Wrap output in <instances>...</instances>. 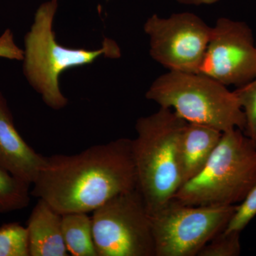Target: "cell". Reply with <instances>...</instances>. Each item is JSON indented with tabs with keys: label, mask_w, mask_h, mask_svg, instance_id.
<instances>
[{
	"label": "cell",
	"mask_w": 256,
	"mask_h": 256,
	"mask_svg": "<svg viewBox=\"0 0 256 256\" xmlns=\"http://www.w3.org/2000/svg\"><path fill=\"white\" fill-rule=\"evenodd\" d=\"M240 232H223L216 235L198 256H238L242 252Z\"/></svg>",
	"instance_id": "16"
},
{
	"label": "cell",
	"mask_w": 256,
	"mask_h": 256,
	"mask_svg": "<svg viewBox=\"0 0 256 256\" xmlns=\"http://www.w3.org/2000/svg\"><path fill=\"white\" fill-rule=\"evenodd\" d=\"M223 132L205 124L186 122L180 136L178 168L182 186L203 170L218 146Z\"/></svg>",
	"instance_id": "11"
},
{
	"label": "cell",
	"mask_w": 256,
	"mask_h": 256,
	"mask_svg": "<svg viewBox=\"0 0 256 256\" xmlns=\"http://www.w3.org/2000/svg\"><path fill=\"white\" fill-rule=\"evenodd\" d=\"M0 256H30L26 227L16 222L0 227Z\"/></svg>",
	"instance_id": "15"
},
{
	"label": "cell",
	"mask_w": 256,
	"mask_h": 256,
	"mask_svg": "<svg viewBox=\"0 0 256 256\" xmlns=\"http://www.w3.org/2000/svg\"><path fill=\"white\" fill-rule=\"evenodd\" d=\"M62 233L68 254L74 256H98L92 217L87 213L62 214Z\"/></svg>",
	"instance_id": "13"
},
{
	"label": "cell",
	"mask_w": 256,
	"mask_h": 256,
	"mask_svg": "<svg viewBox=\"0 0 256 256\" xmlns=\"http://www.w3.org/2000/svg\"><path fill=\"white\" fill-rule=\"evenodd\" d=\"M256 216V182L238 205H237L226 232H242Z\"/></svg>",
	"instance_id": "18"
},
{
	"label": "cell",
	"mask_w": 256,
	"mask_h": 256,
	"mask_svg": "<svg viewBox=\"0 0 256 256\" xmlns=\"http://www.w3.org/2000/svg\"><path fill=\"white\" fill-rule=\"evenodd\" d=\"M144 31L149 37L150 54L168 72L198 74L206 53L212 26L192 12L166 18L153 14Z\"/></svg>",
	"instance_id": "8"
},
{
	"label": "cell",
	"mask_w": 256,
	"mask_h": 256,
	"mask_svg": "<svg viewBox=\"0 0 256 256\" xmlns=\"http://www.w3.org/2000/svg\"><path fill=\"white\" fill-rule=\"evenodd\" d=\"M186 121L174 111L160 107L136 122L132 140L136 188L153 215L174 198L182 186L178 148Z\"/></svg>",
	"instance_id": "2"
},
{
	"label": "cell",
	"mask_w": 256,
	"mask_h": 256,
	"mask_svg": "<svg viewBox=\"0 0 256 256\" xmlns=\"http://www.w3.org/2000/svg\"><path fill=\"white\" fill-rule=\"evenodd\" d=\"M246 117L244 133L256 143V78L234 90Z\"/></svg>",
	"instance_id": "17"
},
{
	"label": "cell",
	"mask_w": 256,
	"mask_h": 256,
	"mask_svg": "<svg viewBox=\"0 0 256 256\" xmlns=\"http://www.w3.org/2000/svg\"><path fill=\"white\" fill-rule=\"evenodd\" d=\"M44 158L45 156L36 152L20 136L8 102L0 92V166L32 185Z\"/></svg>",
	"instance_id": "10"
},
{
	"label": "cell",
	"mask_w": 256,
	"mask_h": 256,
	"mask_svg": "<svg viewBox=\"0 0 256 256\" xmlns=\"http://www.w3.org/2000/svg\"><path fill=\"white\" fill-rule=\"evenodd\" d=\"M32 186V196L60 214L94 212L136 188L132 140L119 138L72 156H45Z\"/></svg>",
	"instance_id": "1"
},
{
	"label": "cell",
	"mask_w": 256,
	"mask_h": 256,
	"mask_svg": "<svg viewBox=\"0 0 256 256\" xmlns=\"http://www.w3.org/2000/svg\"><path fill=\"white\" fill-rule=\"evenodd\" d=\"M146 96L190 124L222 132L245 129V114L234 90L202 74L168 72L152 82Z\"/></svg>",
	"instance_id": "4"
},
{
	"label": "cell",
	"mask_w": 256,
	"mask_h": 256,
	"mask_svg": "<svg viewBox=\"0 0 256 256\" xmlns=\"http://www.w3.org/2000/svg\"><path fill=\"white\" fill-rule=\"evenodd\" d=\"M180 4L202 6V5H212L218 3L220 0H174Z\"/></svg>",
	"instance_id": "20"
},
{
	"label": "cell",
	"mask_w": 256,
	"mask_h": 256,
	"mask_svg": "<svg viewBox=\"0 0 256 256\" xmlns=\"http://www.w3.org/2000/svg\"><path fill=\"white\" fill-rule=\"evenodd\" d=\"M58 6V0H48L38 6L25 36L23 58L24 73L28 82L54 110H60L68 104L60 89V74L69 68L94 63L102 56L110 58L120 56L118 45L108 38L97 50L70 48L60 44L53 30Z\"/></svg>",
	"instance_id": "3"
},
{
	"label": "cell",
	"mask_w": 256,
	"mask_h": 256,
	"mask_svg": "<svg viewBox=\"0 0 256 256\" xmlns=\"http://www.w3.org/2000/svg\"><path fill=\"white\" fill-rule=\"evenodd\" d=\"M226 86H244L256 78V42L247 23L220 18L212 26L198 73Z\"/></svg>",
	"instance_id": "9"
},
{
	"label": "cell",
	"mask_w": 256,
	"mask_h": 256,
	"mask_svg": "<svg viewBox=\"0 0 256 256\" xmlns=\"http://www.w3.org/2000/svg\"><path fill=\"white\" fill-rule=\"evenodd\" d=\"M30 256H68L62 233V214L38 198L26 224Z\"/></svg>",
	"instance_id": "12"
},
{
	"label": "cell",
	"mask_w": 256,
	"mask_h": 256,
	"mask_svg": "<svg viewBox=\"0 0 256 256\" xmlns=\"http://www.w3.org/2000/svg\"><path fill=\"white\" fill-rule=\"evenodd\" d=\"M92 220L98 256H154L151 216L137 188L98 207Z\"/></svg>",
	"instance_id": "7"
},
{
	"label": "cell",
	"mask_w": 256,
	"mask_h": 256,
	"mask_svg": "<svg viewBox=\"0 0 256 256\" xmlns=\"http://www.w3.org/2000/svg\"><path fill=\"white\" fill-rule=\"evenodd\" d=\"M0 57L9 60H23L24 50L15 44L12 34L10 30H6L0 37Z\"/></svg>",
	"instance_id": "19"
},
{
	"label": "cell",
	"mask_w": 256,
	"mask_h": 256,
	"mask_svg": "<svg viewBox=\"0 0 256 256\" xmlns=\"http://www.w3.org/2000/svg\"><path fill=\"white\" fill-rule=\"evenodd\" d=\"M256 182V143L239 129L223 132L203 170L173 200L192 206L240 204Z\"/></svg>",
	"instance_id": "5"
},
{
	"label": "cell",
	"mask_w": 256,
	"mask_h": 256,
	"mask_svg": "<svg viewBox=\"0 0 256 256\" xmlns=\"http://www.w3.org/2000/svg\"><path fill=\"white\" fill-rule=\"evenodd\" d=\"M30 186L0 166V213L26 208L30 202Z\"/></svg>",
	"instance_id": "14"
},
{
	"label": "cell",
	"mask_w": 256,
	"mask_h": 256,
	"mask_svg": "<svg viewBox=\"0 0 256 256\" xmlns=\"http://www.w3.org/2000/svg\"><path fill=\"white\" fill-rule=\"evenodd\" d=\"M236 206H192L172 200L151 215L154 256H198L225 230Z\"/></svg>",
	"instance_id": "6"
}]
</instances>
